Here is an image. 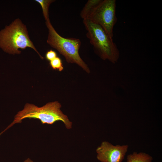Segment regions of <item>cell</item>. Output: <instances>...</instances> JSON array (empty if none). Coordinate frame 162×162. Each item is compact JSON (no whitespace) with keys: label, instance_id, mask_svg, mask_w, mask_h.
I'll list each match as a JSON object with an SVG mask.
<instances>
[{"label":"cell","instance_id":"obj_1","mask_svg":"<svg viewBox=\"0 0 162 162\" xmlns=\"http://www.w3.org/2000/svg\"><path fill=\"white\" fill-rule=\"evenodd\" d=\"M61 104L57 101L49 102L41 107L27 103L24 109L16 115L13 122L0 133V136L14 124L20 123L22 120L26 118L38 119L43 124H52L56 121H61L64 123L67 129H71L72 122L61 111Z\"/></svg>","mask_w":162,"mask_h":162},{"label":"cell","instance_id":"obj_2","mask_svg":"<svg viewBox=\"0 0 162 162\" xmlns=\"http://www.w3.org/2000/svg\"><path fill=\"white\" fill-rule=\"evenodd\" d=\"M28 47L33 49L42 59L44 58L30 39L26 26L19 19L0 31V47L4 52L10 54H20L19 49Z\"/></svg>","mask_w":162,"mask_h":162},{"label":"cell","instance_id":"obj_3","mask_svg":"<svg viewBox=\"0 0 162 162\" xmlns=\"http://www.w3.org/2000/svg\"><path fill=\"white\" fill-rule=\"evenodd\" d=\"M87 31L86 36L93 46L96 53L102 59H107L113 63L117 62L119 52L110 37L99 25L88 19H83Z\"/></svg>","mask_w":162,"mask_h":162},{"label":"cell","instance_id":"obj_4","mask_svg":"<svg viewBox=\"0 0 162 162\" xmlns=\"http://www.w3.org/2000/svg\"><path fill=\"white\" fill-rule=\"evenodd\" d=\"M48 29L47 43L56 49L69 63H76L88 73L90 72L87 65L80 57L79 54L81 42L79 39L65 38L55 30L50 22H46Z\"/></svg>","mask_w":162,"mask_h":162},{"label":"cell","instance_id":"obj_5","mask_svg":"<svg viewBox=\"0 0 162 162\" xmlns=\"http://www.w3.org/2000/svg\"><path fill=\"white\" fill-rule=\"evenodd\" d=\"M116 2V0H101L87 18L101 26L112 38L117 21Z\"/></svg>","mask_w":162,"mask_h":162},{"label":"cell","instance_id":"obj_6","mask_svg":"<svg viewBox=\"0 0 162 162\" xmlns=\"http://www.w3.org/2000/svg\"><path fill=\"white\" fill-rule=\"evenodd\" d=\"M128 148V145L114 146L103 141L96 149L97 159L101 162H122Z\"/></svg>","mask_w":162,"mask_h":162},{"label":"cell","instance_id":"obj_7","mask_svg":"<svg viewBox=\"0 0 162 162\" xmlns=\"http://www.w3.org/2000/svg\"><path fill=\"white\" fill-rule=\"evenodd\" d=\"M153 158L149 154L142 152H134L127 157V162H152Z\"/></svg>","mask_w":162,"mask_h":162},{"label":"cell","instance_id":"obj_8","mask_svg":"<svg viewBox=\"0 0 162 162\" xmlns=\"http://www.w3.org/2000/svg\"><path fill=\"white\" fill-rule=\"evenodd\" d=\"M101 0H89L81 10L80 16L83 19H87Z\"/></svg>","mask_w":162,"mask_h":162},{"label":"cell","instance_id":"obj_9","mask_svg":"<svg viewBox=\"0 0 162 162\" xmlns=\"http://www.w3.org/2000/svg\"><path fill=\"white\" fill-rule=\"evenodd\" d=\"M41 5L46 22H50L49 18V8L50 4L55 1L53 0H36Z\"/></svg>","mask_w":162,"mask_h":162},{"label":"cell","instance_id":"obj_10","mask_svg":"<svg viewBox=\"0 0 162 162\" xmlns=\"http://www.w3.org/2000/svg\"><path fill=\"white\" fill-rule=\"evenodd\" d=\"M50 64L52 68L54 70L57 69L61 71L64 69L61 59L57 56L50 61Z\"/></svg>","mask_w":162,"mask_h":162},{"label":"cell","instance_id":"obj_11","mask_svg":"<svg viewBox=\"0 0 162 162\" xmlns=\"http://www.w3.org/2000/svg\"><path fill=\"white\" fill-rule=\"evenodd\" d=\"M57 57V54L56 52L50 50L46 52L45 54V58L48 61H51Z\"/></svg>","mask_w":162,"mask_h":162},{"label":"cell","instance_id":"obj_12","mask_svg":"<svg viewBox=\"0 0 162 162\" xmlns=\"http://www.w3.org/2000/svg\"><path fill=\"white\" fill-rule=\"evenodd\" d=\"M23 162H34L30 158H28L26 159L23 161Z\"/></svg>","mask_w":162,"mask_h":162}]
</instances>
